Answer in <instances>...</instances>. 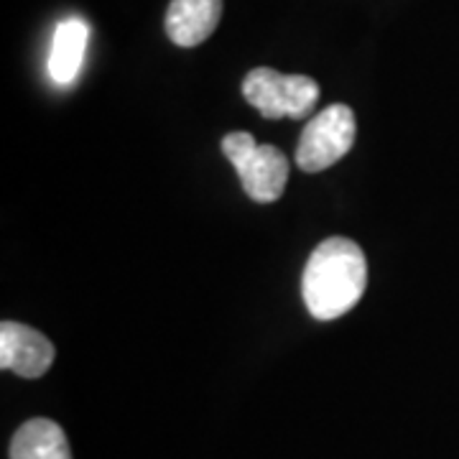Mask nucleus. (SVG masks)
I'll use <instances>...</instances> for the list:
<instances>
[{"instance_id": "nucleus-1", "label": "nucleus", "mask_w": 459, "mask_h": 459, "mask_svg": "<svg viewBox=\"0 0 459 459\" xmlns=\"http://www.w3.org/2000/svg\"><path fill=\"white\" fill-rule=\"evenodd\" d=\"M368 261L358 243L329 238L314 247L301 276L304 304L319 322H332L350 312L365 294Z\"/></svg>"}, {"instance_id": "nucleus-2", "label": "nucleus", "mask_w": 459, "mask_h": 459, "mask_svg": "<svg viewBox=\"0 0 459 459\" xmlns=\"http://www.w3.org/2000/svg\"><path fill=\"white\" fill-rule=\"evenodd\" d=\"M222 153L235 166L243 189L253 202H276L289 181V161L276 146L255 143V138L246 131L228 133L222 138Z\"/></svg>"}, {"instance_id": "nucleus-3", "label": "nucleus", "mask_w": 459, "mask_h": 459, "mask_svg": "<svg viewBox=\"0 0 459 459\" xmlns=\"http://www.w3.org/2000/svg\"><path fill=\"white\" fill-rule=\"evenodd\" d=\"M246 100L268 120L307 117L316 108L319 84L307 74H281L276 69L258 66L243 80Z\"/></svg>"}, {"instance_id": "nucleus-4", "label": "nucleus", "mask_w": 459, "mask_h": 459, "mask_svg": "<svg viewBox=\"0 0 459 459\" xmlns=\"http://www.w3.org/2000/svg\"><path fill=\"white\" fill-rule=\"evenodd\" d=\"M355 115L347 105H329L307 123L296 146V166L307 174H319L350 153L355 143Z\"/></svg>"}, {"instance_id": "nucleus-5", "label": "nucleus", "mask_w": 459, "mask_h": 459, "mask_svg": "<svg viewBox=\"0 0 459 459\" xmlns=\"http://www.w3.org/2000/svg\"><path fill=\"white\" fill-rule=\"evenodd\" d=\"M54 344L39 329L3 322L0 325V368L13 370L16 376L36 380L41 377L54 362Z\"/></svg>"}, {"instance_id": "nucleus-6", "label": "nucleus", "mask_w": 459, "mask_h": 459, "mask_svg": "<svg viewBox=\"0 0 459 459\" xmlns=\"http://www.w3.org/2000/svg\"><path fill=\"white\" fill-rule=\"evenodd\" d=\"M222 16V0H171L166 11V33L169 39L192 49L210 39Z\"/></svg>"}, {"instance_id": "nucleus-7", "label": "nucleus", "mask_w": 459, "mask_h": 459, "mask_svg": "<svg viewBox=\"0 0 459 459\" xmlns=\"http://www.w3.org/2000/svg\"><path fill=\"white\" fill-rule=\"evenodd\" d=\"M90 41V26L80 16H69L56 23V31L51 39L49 74L56 84H72L82 69L84 54Z\"/></svg>"}, {"instance_id": "nucleus-8", "label": "nucleus", "mask_w": 459, "mask_h": 459, "mask_svg": "<svg viewBox=\"0 0 459 459\" xmlns=\"http://www.w3.org/2000/svg\"><path fill=\"white\" fill-rule=\"evenodd\" d=\"M11 459H72L65 431L51 419H31L11 442Z\"/></svg>"}]
</instances>
